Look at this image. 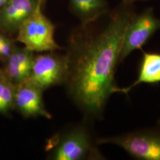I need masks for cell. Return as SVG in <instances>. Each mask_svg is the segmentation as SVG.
I'll list each match as a JSON object with an SVG mask.
<instances>
[{
    "label": "cell",
    "instance_id": "6",
    "mask_svg": "<svg viewBox=\"0 0 160 160\" xmlns=\"http://www.w3.org/2000/svg\"><path fill=\"white\" fill-rule=\"evenodd\" d=\"M96 143L119 146L132 157L139 160H160V135L151 132H135L98 139Z\"/></svg>",
    "mask_w": 160,
    "mask_h": 160
},
{
    "label": "cell",
    "instance_id": "18",
    "mask_svg": "<svg viewBox=\"0 0 160 160\" xmlns=\"http://www.w3.org/2000/svg\"><path fill=\"white\" fill-rule=\"evenodd\" d=\"M159 123H160V120H159Z\"/></svg>",
    "mask_w": 160,
    "mask_h": 160
},
{
    "label": "cell",
    "instance_id": "8",
    "mask_svg": "<svg viewBox=\"0 0 160 160\" xmlns=\"http://www.w3.org/2000/svg\"><path fill=\"white\" fill-rule=\"evenodd\" d=\"M40 2L41 0H10L0 9V33L17 34L21 25Z\"/></svg>",
    "mask_w": 160,
    "mask_h": 160
},
{
    "label": "cell",
    "instance_id": "2",
    "mask_svg": "<svg viewBox=\"0 0 160 160\" xmlns=\"http://www.w3.org/2000/svg\"><path fill=\"white\" fill-rule=\"evenodd\" d=\"M55 160H99L103 156L92 143L87 130L78 126L52 138L46 146Z\"/></svg>",
    "mask_w": 160,
    "mask_h": 160
},
{
    "label": "cell",
    "instance_id": "10",
    "mask_svg": "<svg viewBox=\"0 0 160 160\" xmlns=\"http://www.w3.org/2000/svg\"><path fill=\"white\" fill-rule=\"evenodd\" d=\"M70 11L81 24L92 23L108 14L110 6L107 0H68Z\"/></svg>",
    "mask_w": 160,
    "mask_h": 160
},
{
    "label": "cell",
    "instance_id": "16",
    "mask_svg": "<svg viewBox=\"0 0 160 160\" xmlns=\"http://www.w3.org/2000/svg\"><path fill=\"white\" fill-rule=\"evenodd\" d=\"M10 0H0V9L6 5Z\"/></svg>",
    "mask_w": 160,
    "mask_h": 160
},
{
    "label": "cell",
    "instance_id": "3",
    "mask_svg": "<svg viewBox=\"0 0 160 160\" xmlns=\"http://www.w3.org/2000/svg\"><path fill=\"white\" fill-rule=\"evenodd\" d=\"M42 3L21 25L16 40L33 52L42 53L61 50L55 39V26L42 10Z\"/></svg>",
    "mask_w": 160,
    "mask_h": 160
},
{
    "label": "cell",
    "instance_id": "7",
    "mask_svg": "<svg viewBox=\"0 0 160 160\" xmlns=\"http://www.w3.org/2000/svg\"><path fill=\"white\" fill-rule=\"evenodd\" d=\"M42 91L39 88L25 81L16 86L14 110L26 118L43 117L48 119L52 114L46 109Z\"/></svg>",
    "mask_w": 160,
    "mask_h": 160
},
{
    "label": "cell",
    "instance_id": "15",
    "mask_svg": "<svg viewBox=\"0 0 160 160\" xmlns=\"http://www.w3.org/2000/svg\"><path fill=\"white\" fill-rule=\"evenodd\" d=\"M7 79L6 77V75L4 73V71L2 70V69L0 68V81L2 80Z\"/></svg>",
    "mask_w": 160,
    "mask_h": 160
},
{
    "label": "cell",
    "instance_id": "12",
    "mask_svg": "<svg viewBox=\"0 0 160 160\" xmlns=\"http://www.w3.org/2000/svg\"><path fill=\"white\" fill-rule=\"evenodd\" d=\"M16 86L7 79L0 81L1 115H7L14 110Z\"/></svg>",
    "mask_w": 160,
    "mask_h": 160
},
{
    "label": "cell",
    "instance_id": "4",
    "mask_svg": "<svg viewBox=\"0 0 160 160\" xmlns=\"http://www.w3.org/2000/svg\"><path fill=\"white\" fill-rule=\"evenodd\" d=\"M160 30V18L152 7L135 13L128 23L122 42L119 63L132 52L141 49L151 37Z\"/></svg>",
    "mask_w": 160,
    "mask_h": 160
},
{
    "label": "cell",
    "instance_id": "9",
    "mask_svg": "<svg viewBox=\"0 0 160 160\" xmlns=\"http://www.w3.org/2000/svg\"><path fill=\"white\" fill-rule=\"evenodd\" d=\"M34 52L26 48L15 47L10 56L4 62L2 68L6 78L14 85L28 79L34 60Z\"/></svg>",
    "mask_w": 160,
    "mask_h": 160
},
{
    "label": "cell",
    "instance_id": "5",
    "mask_svg": "<svg viewBox=\"0 0 160 160\" xmlns=\"http://www.w3.org/2000/svg\"><path fill=\"white\" fill-rule=\"evenodd\" d=\"M67 75V64L64 55L53 52L34 55L31 73L26 81L39 88L42 91L53 86L64 84Z\"/></svg>",
    "mask_w": 160,
    "mask_h": 160
},
{
    "label": "cell",
    "instance_id": "17",
    "mask_svg": "<svg viewBox=\"0 0 160 160\" xmlns=\"http://www.w3.org/2000/svg\"><path fill=\"white\" fill-rule=\"evenodd\" d=\"M41 1H42V3H43V2H45V1H46V0H41Z\"/></svg>",
    "mask_w": 160,
    "mask_h": 160
},
{
    "label": "cell",
    "instance_id": "1",
    "mask_svg": "<svg viewBox=\"0 0 160 160\" xmlns=\"http://www.w3.org/2000/svg\"><path fill=\"white\" fill-rule=\"evenodd\" d=\"M135 12L132 5L121 3L96 21L80 24L70 34L65 57V82L69 96L84 113L102 114L111 95L116 92L114 73L127 26Z\"/></svg>",
    "mask_w": 160,
    "mask_h": 160
},
{
    "label": "cell",
    "instance_id": "11",
    "mask_svg": "<svg viewBox=\"0 0 160 160\" xmlns=\"http://www.w3.org/2000/svg\"><path fill=\"white\" fill-rule=\"evenodd\" d=\"M160 82V53L144 52L137 80L129 87L123 88L118 87L116 92L128 94L139 84H155Z\"/></svg>",
    "mask_w": 160,
    "mask_h": 160
},
{
    "label": "cell",
    "instance_id": "14",
    "mask_svg": "<svg viewBox=\"0 0 160 160\" xmlns=\"http://www.w3.org/2000/svg\"><path fill=\"white\" fill-rule=\"evenodd\" d=\"M7 35L0 33V52H1V49L2 48V46L3 45L5 40L7 39Z\"/></svg>",
    "mask_w": 160,
    "mask_h": 160
},
{
    "label": "cell",
    "instance_id": "13",
    "mask_svg": "<svg viewBox=\"0 0 160 160\" xmlns=\"http://www.w3.org/2000/svg\"><path fill=\"white\" fill-rule=\"evenodd\" d=\"M144 1V0H121L122 4H126V5H133L135 2H138V1Z\"/></svg>",
    "mask_w": 160,
    "mask_h": 160
}]
</instances>
